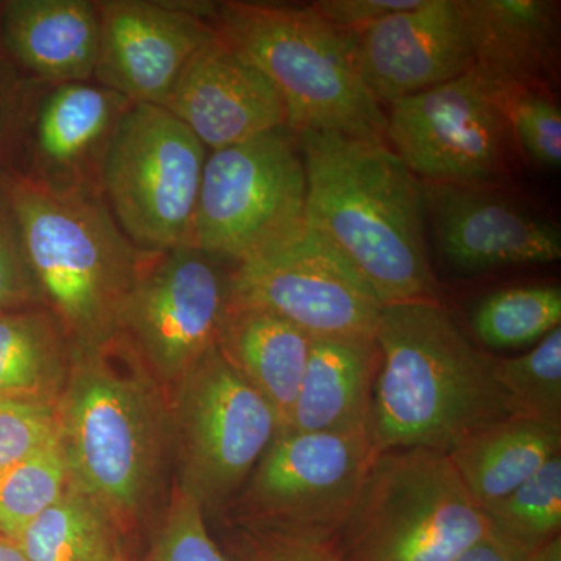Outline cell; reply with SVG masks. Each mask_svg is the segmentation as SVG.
<instances>
[{
	"label": "cell",
	"mask_w": 561,
	"mask_h": 561,
	"mask_svg": "<svg viewBox=\"0 0 561 561\" xmlns=\"http://www.w3.org/2000/svg\"><path fill=\"white\" fill-rule=\"evenodd\" d=\"M306 227L339 251L383 306L438 300L427 257L424 183L382 140L297 135Z\"/></svg>",
	"instance_id": "cell-1"
},
{
	"label": "cell",
	"mask_w": 561,
	"mask_h": 561,
	"mask_svg": "<svg viewBox=\"0 0 561 561\" xmlns=\"http://www.w3.org/2000/svg\"><path fill=\"white\" fill-rule=\"evenodd\" d=\"M368 434L376 451L446 454L486 424L511 416L493 356L467 337L438 300L383 306Z\"/></svg>",
	"instance_id": "cell-2"
},
{
	"label": "cell",
	"mask_w": 561,
	"mask_h": 561,
	"mask_svg": "<svg viewBox=\"0 0 561 561\" xmlns=\"http://www.w3.org/2000/svg\"><path fill=\"white\" fill-rule=\"evenodd\" d=\"M157 379L124 339L72 348L57 402L69 482L119 527L153 494L165 443V413Z\"/></svg>",
	"instance_id": "cell-3"
},
{
	"label": "cell",
	"mask_w": 561,
	"mask_h": 561,
	"mask_svg": "<svg viewBox=\"0 0 561 561\" xmlns=\"http://www.w3.org/2000/svg\"><path fill=\"white\" fill-rule=\"evenodd\" d=\"M44 306L72 348L119 335L122 306L150 251L124 234L103 197L58 194L0 173Z\"/></svg>",
	"instance_id": "cell-4"
},
{
	"label": "cell",
	"mask_w": 561,
	"mask_h": 561,
	"mask_svg": "<svg viewBox=\"0 0 561 561\" xmlns=\"http://www.w3.org/2000/svg\"><path fill=\"white\" fill-rule=\"evenodd\" d=\"M206 20L272 81L294 135L330 131L386 142L387 116L362 80L350 33L312 7L231 0L210 3Z\"/></svg>",
	"instance_id": "cell-5"
},
{
	"label": "cell",
	"mask_w": 561,
	"mask_h": 561,
	"mask_svg": "<svg viewBox=\"0 0 561 561\" xmlns=\"http://www.w3.org/2000/svg\"><path fill=\"white\" fill-rule=\"evenodd\" d=\"M446 454L378 453L332 549L341 561H457L489 537Z\"/></svg>",
	"instance_id": "cell-6"
},
{
	"label": "cell",
	"mask_w": 561,
	"mask_h": 561,
	"mask_svg": "<svg viewBox=\"0 0 561 561\" xmlns=\"http://www.w3.org/2000/svg\"><path fill=\"white\" fill-rule=\"evenodd\" d=\"M306 192L287 127L209 151L190 247L231 267L278 249L306 227Z\"/></svg>",
	"instance_id": "cell-7"
},
{
	"label": "cell",
	"mask_w": 561,
	"mask_h": 561,
	"mask_svg": "<svg viewBox=\"0 0 561 561\" xmlns=\"http://www.w3.org/2000/svg\"><path fill=\"white\" fill-rule=\"evenodd\" d=\"M208 149L164 106L131 103L102 176L103 201L138 249L190 247Z\"/></svg>",
	"instance_id": "cell-8"
},
{
	"label": "cell",
	"mask_w": 561,
	"mask_h": 561,
	"mask_svg": "<svg viewBox=\"0 0 561 561\" xmlns=\"http://www.w3.org/2000/svg\"><path fill=\"white\" fill-rule=\"evenodd\" d=\"M376 456L368 431L276 434L239 497L249 534L331 545Z\"/></svg>",
	"instance_id": "cell-9"
},
{
	"label": "cell",
	"mask_w": 561,
	"mask_h": 561,
	"mask_svg": "<svg viewBox=\"0 0 561 561\" xmlns=\"http://www.w3.org/2000/svg\"><path fill=\"white\" fill-rule=\"evenodd\" d=\"M175 386L181 489L190 491L202 508H221L278 434V416L217 346Z\"/></svg>",
	"instance_id": "cell-10"
},
{
	"label": "cell",
	"mask_w": 561,
	"mask_h": 561,
	"mask_svg": "<svg viewBox=\"0 0 561 561\" xmlns=\"http://www.w3.org/2000/svg\"><path fill=\"white\" fill-rule=\"evenodd\" d=\"M230 273L194 247L150 253L122 306L119 337L154 379L176 383L216 348Z\"/></svg>",
	"instance_id": "cell-11"
},
{
	"label": "cell",
	"mask_w": 561,
	"mask_h": 561,
	"mask_svg": "<svg viewBox=\"0 0 561 561\" xmlns=\"http://www.w3.org/2000/svg\"><path fill=\"white\" fill-rule=\"evenodd\" d=\"M230 301L276 313L312 339L360 342H375L383 308L353 265L308 227L232 267Z\"/></svg>",
	"instance_id": "cell-12"
},
{
	"label": "cell",
	"mask_w": 561,
	"mask_h": 561,
	"mask_svg": "<svg viewBox=\"0 0 561 561\" xmlns=\"http://www.w3.org/2000/svg\"><path fill=\"white\" fill-rule=\"evenodd\" d=\"M511 136L501 88L474 68L391 103L387 117L394 153L431 183L481 186L500 173Z\"/></svg>",
	"instance_id": "cell-13"
},
{
	"label": "cell",
	"mask_w": 561,
	"mask_h": 561,
	"mask_svg": "<svg viewBox=\"0 0 561 561\" xmlns=\"http://www.w3.org/2000/svg\"><path fill=\"white\" fill-rule=\"evenodd\" d=\"M131 103L94 80L36 84L5 172L58 194L103 197L106 154Z\"/></svg>",
	"instance_id": "cell-14"
},
{
	"label": "cell",
	"mask_w": 561,
	"mask_h": 561,
	"mask_svg": "<svg viewBox=\"0 0 561 561\" xmlns=\"http://www.w3.org/2000/svg\"><path fill=\"white\" fill-rule=\"evenodd\" d=\"M99 20L94 81L133 103L164 106L203 44L214 36L208 2L94 0Z\"/></svg>",
	"instance_id": "cell-15"
},
{
	"label": "cell",
	"mask_w": 561,
	"mask_h": 561,
	"mask_svg": "<svg viewBox=\"0 0 561 561\" xmlns=\"http://www.w3.org/2000/svg\"><path fill=\"white\" fill-rule=\"evenodd\" d=\"M350 36L357 70L379 103L391 105L474 68L459 0H424Z\"/></svg>",
	"instance_id": "cell-16"
},
{
	"label": "cell",
	"mask_w": 561,
	"mask_h": 561,
	"mask_svg": "<svg viewBox=\"0 0 561 561\" xmlns=\"http://www.w3.org/2000/svg\"><path fill=\"white\" fill-rule=\"evenodd\" d=\"M442 256L461 272L548 264L561 257L557 224L476 184H424Z\"/></svg>",
	"instance_id": "cell-17"
},
{
	"label": "cell",
	"mask_w": 561,
	"mask_h": 561,
	"mask_svg": "<svg viewBox=\"0 0 561 561\" xmlns=\"http://www.w3.org/2000/svg\"><path fill=\"white\" fill-rule=\"evenodd\" d=\"M165 108L208 151L287 127L286 105L272 81L216 33L187 62Z\"/></svg>",
	"instance_id": "cell-18"
},
{
	"label": "cell",
	"mask_w": 561,
	"mask_h": 561,
	"mask_svg": "<svg viewBox=\"0 0 561 561\" xmlns=\"http://www.w3.org/2000/svg\"><path fill=\"white\" fill-rule=\"evenodd\" d=\"M0 49L36 83L94 79L99 51L94 0H3Z\"/></svg>",
	"instance_id": "cell-19"
},
{
	"label": "cell",
	"mask_w": 561,
	"mask_h": 561,
	"mask_svg": "<svg viewBox=\"0 0 561 561\" xmlns=\"http://www.w3.org/2000/svg\"><path fill=\"white\" fill-rule=\"evenodd\" d=\"M474 69L500 87L546 90L560 61L557 3L459 0Z\"/></svg>",
	"instance_id": "cell-20"
},
{
	"label": "cell",
	"mask_w": 561,
	"mask_h": 561,
	"mask_svg": "<svg viewBox=\"0 0 561 561\" xmlns=\"http://www.w3.org/2000/svg\"><path fill=\"white\" fill-rule=\"evenodd\" d=\"M311 342L290 321L254 306L230 301L221 321L217 348L272 405L279 432L289 423Z\"/></svg>",
	"instance_id": "cell-21"
},
{
	"label": "cell",
	"mask_w": 561,
	"mask_h": 561,
	"mask_svg": "<svg viewBox=\"0 0 561 561\" xmlns=\"http://www.w3.org/2000/svg\"><path fill=\"white\" fill-rule=\"evenodd\" d=\"M376 370L375 342L312 339L300 389L283 432L368 431Z\"/></svg>",
	"instance_id": "cell-22"
},
{
	"label": "cell",
	"mask_w": 561,
	"mask_h": 561,
	"mask_svg": "<svg viewBox=\"0 0 561 561\" xmlns=\"http://www.w3.org/2000/svg\"><path fill=\"white\" fill-rule=\"evenodd\" d=\"M557 456H561V431L505 416L472 432L448 459L471 500L485 511Z\"/></svg>",
	"instance_id": "cell-23"
},
{
	"label": "cell",
	"mask_w": 561,
	"mask_h": 561,
	"mask_svg": "<svg viewBox=\"0 0 561 561\" xmlns=\"http://www.w3.org/2000/svg\"><path fill=\"white\" fill-rule=\"evenodd\" d=\"M72 345L46 306L0 312V398L57 405Z\"/></svg>",
	"instance_id": "cell-24"
},
{
	"label": "cell",
	"mask_w": 561,
	"mask_h": 561,
	"mask_svg": "<svg viewBox=\"0 0 561 561\" xmlns=\"http://www.w3.org/2000/svg\"><path fill=\"white\" fill-rule=\"evenodd\" d=\"M13 541L31 561H125L119 524L70 482Z\"/></svg>",
	"instance_id": "cell-25"
},
{
	"label": "cell",
	"mask_w": 561,
	"mask_h": 561,
	"mask_svg": "<svg viewBox=\"0 0 561 561\" xmlns=\"http://www.w3.org/2000/svg\"><path fill=\"white\" fill-rule=\"evenodd\" d=\"M557 286L513 287L483 298L472 313V330L490 348L516 350L540 342L560 328Z\"/></svg>",
	"instance_id": "cell-26"
},
{
	"label": "cell",
	"mask_w": 561,
	"mask_h": 561,
	"mask_svg": "<svg viewBox=\"0 0 561 561\" xmlns=\"http://www.w3.org/2000/svg\"><path fill=\"white\" fill-rule=\"evenodd\" d=\"M490 531L502 541L538 551L561 537V456L508 494L482 511Z\"/></svg>",
	"instance_id": "cell-27"
},
{
	"label": "cell",
	"mask_w": 561,
	"mask_h": 561,
	"mask_svg": "<svg viewBox=\"0 0 561 561\" xmlns=\"http://www.w3.org/2000/svg\"><path fill=\"white\" fill-rule=\"evenodd\" d=\"M493 375L511 416L561 431V328L523 356L493 357Z\"/></svg>",
	"instance_id": "cell-28"
},
{
	"label": "cell",
	"mask_w": 561,
	"mask_h": 561,
	"mask_svg": "<svg viewBox=\"0 0 561 561\" xmlns=\"http://www.w3.org/2000/svg\"><path fill=\"white\" fill-rule=\"evenodd\" d=\"M68 485L60 442L0 470V535L16 540L36 516L60 500Z\"/></svg>",
	"instance_id": "cell-29"
},
{
	"label": "cell",
	"mask_w": 561,
	"mask_h": 561,
	"mask_svg": "<svg viewBox=\"0 0 561 561\" xmlns=\"http://www.w3.org/2000/svg\"><path fill=\"white\" fill-rule=\"evenodd\" d=\"M500 87V84H497ZM505 119L516 144L541 168L561 164V111L545 91L500 87Z\"/></svg>",
	"instance_id": "cell-30"
},
{
	"label": "cell",
	"mask_w": 561,
	"mask_h": 561,
	"mask_svg": "<svg viewBox=\"0 0 561 561\" xmlns=\"http://www.w3.org/2000/svg\"><path fill=\"white\" fill-rule=\"evenodd\" d=\"M146 561H231L210 538L201 502L184 489L173 494Z\"/></svg>",
	"instance_id": "cell-31"
},
{
	"label": "cell",
	"mask_w": 561,
	"mask_h": 561,
	"mask_svg": "<svg viewBox=\"0 0 561 561\" xmlns=\"http://www.w3.org/2000/svg\"><path fill=\"white\" fill-rule=\"evenodd\" d=\"M55 443L57 405L0 398V470Z\"/></svg>",
	"instance_id": "cell-32"
},
{
	"label": "cell",
	"mask_w": 561,
	"mask_h": 561,
	"mask_svg": "<svg viewBox=\"0 0 561 561\" xmlns=\"http://www.w3.org/2000/svg\"><path fill=\"white\" fill-rule=\"evenodd\" d=\"M44 306L16 219L0 187V312Z\"/></svg>",
	"instance_id": "cell-33"
},
{
	"label": "cell",
	"mask_w": 561,
	"mask_h": 561,
	"mask_svg": "<svg viewBox=\"0 0 561 561\" xmlns=\"http://www.w3.org/2000/svg\"><path fill=\"white\" fill-rule=\"evenodd\" d=\"M36 81L27 79L0 49V173L9 171Z\"/></svg>",
	"instance_id": "cell-34"
},
{
	"label": "cell",
	"mask_w": 561,
	"mask_h": 561,
	"mask_svg": "<svg viewBox=\"0 0 561 561\" xmlns=\"http://www.w3.org/2000/svg\"><path fill=\"white\" fill-rule=\"evenodd\" d=\"M424 0H320L312 9L339 31L357 33L390 16L416 9Z\"/></svg>",
	"instance_id": "cell-35"
},
{
	"label": "cell",
	"mask_w": 561,
	"mask_h": 561,
	"mask_svg": "<svg viewBox=\"0 0 561 561\" xmlns=\"http://www.w3.org/2000/svg\"><path fill=\"white\" fill-rule=\"evenodd\" d=\"M242 561H341L327 542L275 537V535H243L239 545Z\"/></svg>",
	"instance_id": "cell-36"
},
{
	"label": "cell",
	"mask_w": 561,
	"mask_h": 561,
	"mask_svg": "<svg viewBox=\"0 0 561 561\" xmlns=\"http://www.w3.org/2000/svg\"><path fill=\"white\" fill-rule=\"evenodd\" d=\"M457 561H561V537L538 551H523L490 531Z\"/></svg>",
	"instance_id": "cell-37"
},
{
	"label": "cell",
	"mask_w": 561,
	"mask_h": 561,
	"mask_svg": "<svg viewBox=\"0 0 561 561\" xmlns=\"http://www.w3.org/2000/svg\"><path fill=\"white\" fill-rule=\"evenodd\" d=\"M0 561H31L20 546L5 535H0Z\"/></svg>",
	"instance_id": "cell-38"
},
{
	"label": "cell",
	"mask_w": 561,
	"mask_h": 561,
	"mask_svg": "<svg viewBox=\"0 0 561 561\" xmlns=\"http://www.w3.org/2000/svg\"><path fill=\"white\" fill-rule=\"evenodd\" d=\"M125 561H127V560H125Z\"/></svg>",
	"instance_id": "cell-39"
}]
</instances>
